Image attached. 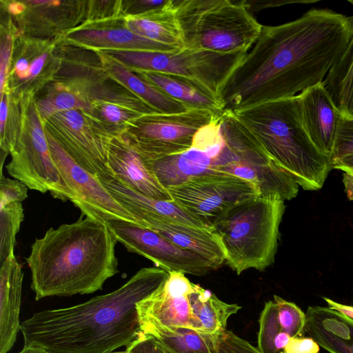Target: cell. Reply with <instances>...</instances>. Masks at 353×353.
I'll list each match as a JSON object with an SVG mask.
<instances>
[{
    "mask_svg": "<svg viewBox=\"0 0 353 353\" xmlns=\"http://www.w3.org/2000/svg\"><path fill=\"white\" fill-rule=\"evenodd\" d=\"M303 122L317 149L330 157L341 113L323 83L299 94Z\"/></svg>",
    "mask_w": 353,
    "mask_h": 353,
    "instance_id": "cell-17",
    "label": "cell"
},
{
    "mask_svg": "<svg viewBox=\"0 0 353 353\" xmlns=\"http://www.w3.org/2000/svg\"><path fill=\"white\" fill-rule=\"evenodd\" d=\"M230 113L299 186L305 190L323 187L332 163L307 134L299 94Z\"/></svg>",
    "mask_w": 353,
    "mask_h": 353,
    "instance_id": "cell-4",
    "label": "cell"
},
{
    "mask_svg": "<svg viewBox=\"0 0 353 353\" xmlns=\"http://www.w3.org/2000/svg\"><path fill=\"white\" fill-rule=\"evenodd\" d=\"M41 121L34 106L30 113L28 134L17 141L10 151L7 172L28 189L50 192L54 198L70 201V191L54 163Z\"/></svg>",
    "mask_w": 353,
    "mask_h": 353,
    "instance_id": "cell-11",
    "label": "cell"
},
{
    "mask_svg": "<svg viewBox=\"0 0 353 353\" xmlns=\"http://www.w3.org/2000/svg\"><path fill=\"white\" fill-rule=\"evenodd\" d=\"M83 216L50 228L31 245L26 261L37 301L95 292L119 272L115 235L105 221Z\"/></svg>",
    "mask_w": 353,
    "mask_h": 353,
    "instance_id": "cell-3",
    "label": "cell"
},
{
    "mask_svg": "<svg viewBox=\"0 0 353 353\" xmlns=\"http://www.w3.org/2000/svg\"><path fill=\"white\" fill-rule=\"evenodd\" d=\"M55 130H48L70 156L101 181L114 179L107 165L106 147L110 137L91 130L80 110L56 114L48 119Z\"/></svg>",
    "mask_w": 353,
    "mask_h": 353,
    "instance_id": "cell-15",
    "label": "cell"
},
{
    "mask_svg": "<svg viewBox=\"0 0 353 353\" xmlns=\"http://www.w3.org/2000/svg\"><path fill=\"white\" fill-rule=\"evenodd\" d=\"M333 168L353 173V154L334 163Z\"/></svg>",
    "mask_w": 353,
    "mask_h": 353,
    "instance_id": "cell-47",
    "label": "cell"
},
{
    "mask_svg": "<svg viewBox=\"0 0 353 353\" xmlns=\"http://www.w3.org/2000/svg\"><path fill=\"white\" fill-rule=\"evenodd\" d=\"M101 183L112 196L135 217L137 225L147 219H167L206 228L174 201L159 200L145 196L115 179Z\"/></svg>",
    "mask_w": 353,
    "mask_h": 353,
    "instance_id": "cell-20",
    "label": "cell"
},
{
    "mask_svg": "<svg viewBox=\"0 0 353 353\" xmlns=\"http://www.w3.org/2000/svg\"><path fill=\"white\" fill-rule=\"evenodd\" d=\"M12 52V41L10 36L2 40L0 52V93L1 97L4 94V86L8 72L9 63Z\"/></svg>",
    "mask_w": 353,
    "mask_h": 353,
    "instance_id": "cell-41",
    "label": "cell"
},
{
    "mask_svg": "<svg viewBox=\"0 0 353 353\" xmlns=\"http://www.w3.org/2000/svg\"><path fill=\"white\" fill-rule=\"evenodd\" d=\"M169 272L143 268L117 290L74 306L34 313L21 323L24 345L51 353H110L129 349L145 334L137 305L153 292Z\"/></svg>",
    "mask_w": 353,
    "mask_h": 353,
    "instance_id": "cell-2",
    "label": "cell"
},
{
    "mask_svg": "<svg viewBox=\"0 0 353 353\" xmlns=\"http://www.w3.org/2000/svg\"><path fill=\"white\" fill-rule=\"evenodd\" d=\"M353 70V34L339 61L326 75L323 84L331 96L343 79Z\"/></svg>",
    "mask_w": 353,
    "mask_h": 353,
    "instance_id": "cell-36",
    "label": "cell"
},
{
    "mask_svg": "<svg viewBox=\"0 0 353 353\" xmlns=\"http://www.w3.org/2000/svg\"><path fill=\"white\" fill-rule=\"evenodd\" d=\"M190 297L199 332L209 334H223L226 330L229 317L241 308L236 303L221 301L214 293L197 284H195Z\"/></svg>",
    "mask_w": 353,
    "mask_h": 353,
    "instance_id": "cell-27",
    "label": "cell"
},
{
    "mask_svg": "<svg viewBox=\"0 0 353 353\" xmlns=\"http://www.w3.org/2000/svg\"><path fill=\"white\" fill-rule=\"evenodd\" d=\"M134 72L142 79L190 109L205 110L219 114L223 112V105L216 98L206 93L186 79L151 71Z\"/></svg>",
    "mask_w": 353,
    "mask_h": 353,
    "instance_id": "cell-26",
    "label": "cell"
},
{
    "mask_svg": "<svg viewBox=\"0 0 353 353\" xmlns=\"http://www.w3.org/2000/svg\"><path fill=\"white\" fill-rule=\"evenodd\" d=\"M125 350L128 353H168L154 338L146 334Z\"/></svg>",
    "mask_w": 353,
    "mask_h": 353,
    "instance_id": "cell-42",
    "label": "cell"
},
{
    "mask_svg": "<svg viewBox=\"0 0 353 353\" xmlns=\"http://www.w3.org/2000/svg\"><path fill=\"white\" fill-rule=\"evenodd\" d=\"M167 190L176 203L210 228L230 209L261 194L252 182L217 171L192 177Z\"/></svg>",
    "mask_w": 353,
    "mask_h": 353,
    "instance_id": "cell-9",
    "label": "cell"
},
{
    "mask_svg": "<svg viewBox=\"0 0 353 353\" xmlns=\"http://www.w3.org/2000/svg\"><path fill=\"white\" fill-rule=\"evenodd\" d=\"M277 307L278 319L283 331L291 338L304 336L306 332V314L294 303L274 295Z\"/></svg>",
    "mask_w": 353,
    "mask_h": 353,
    "instance_id": "cell-32",
    "label": "cell"
},
{
    "mask_svg": "<svg viewBox=\"0 0 353 353\" xmlns=\"http://www.w3.org/2000/svg\"><path fill=\"white\" fill-rule=\"evenodd\" d=\"M93 109L101 120L114 125L130 123L133 126L141 117L148 114L140 109H129L121 104L108 101L94 102Z\"/></svg>",
    "mask_w": 353,
    "mask_h": 353,
    "instance_id": "cell-34",
    "label": "cell"
},
{
    "mask_svg": "<svg viewBox=\"0 0 353 353\" xmlns=\"http://www.w3.org/2000/svg\"><path fill=\"white\" fill-rule=\"evenodd\" d=\"M23 219V208L20 202L0 208V265L14 254L16 236Z\"/></svg>",
    "mask_w": 353,
    "mask_h": 353,
    "instance_id": "cell-30",
    "label": "cell"
},
{
    "mask_svg": "<svg viewBox=\"0 0 353 353\" xmlns=\"http://www.w3.org/2000/svg\"><path fill=\"white\" fill-rule=\"evenodd\" d=\"M331 98L342 115L353 118V70L343 79Z\"/></svg>",
    "mask_w": 353,
    "mask_h": 353,
    "instance_id": "cell-38",
    "label": "cell"
},
{
    "mask_svg": "<svg viewBox=\"0 0 353 353\" xmlns=\"http://www.w3.org/2000/svg\"><path fill=\"white\" fill-rule=\"evenodd\" d=\"M139 225L154 230L177 246L200 255L216 269L225 263L223 248L212 228L167 219H147L141 221Z\"/></svg>",
    "mask_w": 353,
    "mask_h": 353,
    "instance_id": "cell-18",
    "label": "cell"
},
{
    "mask_svg": "<svg viewBox=\"0 0 353 353\" xmlns=\"http://www.w3.org/2000/svg\"><path fill=\"white\" fill-rule=\"evenodd\" d=\"M107 165L114 179L145 196L173 201L146 167L141 155L128 140L110 137L106 147Z\"/></svg>",
    "mask_w": 353,
    "mask_h": 353,
    "instance_id": "cell-16",
    "label": "cell"
},
{
    "mask_svg": "<svg viewBox=\"0 0 353 353\" xmlns=\"http://www.w3.org/2000/svg\"><path fill=\"white\" fill-rule=\"evenodd\" d=\"M285 209L279 194H260L230 209L212 225L225 263L236 274L261 272L274 263Z\"/></svg>",
    "mask_w": 353,
    "mask_h": 353,
    "instance_id": "cell-5",
    "label": "cell"
},
{
    "mask_svg": "<svg viewBox=\"0 0 353 353\" xmlns=\"http://www.w3.org/2000/svg\"><path fill=\"white\" fill-rule=\"evenodd\" d=\"M352 34L353 15L325 8H312L279 26H263L219 90L223 112L294 97L323 83Z\"/></svg>",
    "mask_w": 353,
    "mask_h": 353,
    "instance_id": "cell-1",
    "label": "cell"
},
{
    "mask_svg": "<svg viewBox=\"0 0 353 353\" xmlns=\"http://www.w3.org/2000/svg\"><path fill=\"white\" fill-rule=\"evenodd\" d=\"M47 59V54L43 53L35 58L30 64V79L37 77L42 70Z\"/></svg>",
    "mask_w": 353,
    "mask_h": 353,
    "instance_id": "cell-45",
    "label": "cell"
},
{
    "mask_svg": "<svg viewBox=\"0 0 353 353\" xmlns=\"http://www.w3.org/2000/svg\"><path fill=\"white\" fill-rule=\"evenodd\" d=\"M103 52L132 70L156 72L186 79L217 99L220 88L247 54H223L185 48L171 52Z\"/></svg>",
    "mask_w": 353,
    "mask_h": 353,
    "instance_id": "cell-7",
    "label": "cell"
},
{
    "mask_svg": "<svg viewBox=\"0 0 353 353\" xmlns=\"http://www.w3.org/2000/svg\"><path fill=\"white\" fill-rule=\"evenodd\" d=\"M46 133L54 163L70 191V201L81 214L103 221L118 220L137 224L135 217L97 177L80 166L48 130Z\"/></svg>",
    "mask_w": 353,
    "mask_h": 353,
    "instance_id": "cell-12",
    "label": "cell"
},
{
    "mask_svg": "<svg viewBox=\"0 0 353 353\" xmlns=\"http://www.w3.org/2000/svg\"><path fill=\"white\" fill-rule=\"evenodd\" d=\"M28 188L17 179L1 175L0 208L12 203H21L28 198Z\"/></svg>",
    "mask_w": 353,
    "mask_h": 353,
    "instance_id": "cell-37",
    "label": "cell"
},
{
    "mask_svg": "<svg viewBox=\"0 0 353 353\" xmlns=\"http://www.w3.org/2000/svg\"><path fill=\"white\" fill-rule=\"evenodd\" d=\"M221 130L225 146L214 161V170L252 182L261 194H279L285 201L296 196L299 186L230 112L221 116Z\"/></svg>",
    "mask_w": 353,
    "mask_h": 353,
    "instance_id": "cell-8",
    "label": "cell"
},
{
    "mask_svg": "<svg viewBox=\"0 0 353 353\" xmlns=\"http://www.w3.org/2000/svg\"><path fill=\"white\" fill-rule=\"evenodd\" d=\"M14 72L17 76L22 79L30 78V64L26 58L18 59L14 65Z\"/></svg>",
    "mask_w": 353,
    "mask_h": 353,
    "instance_id": "cell-44",
    "label": "cell"
},
{
    "mask_svg": "<svg viewBox=\"0 0 353 353\" xmlns=\"http://www.w3.org/2000/svg\"><path fill=\"white\" fill-rule=\"evenodd\" d=\"M1 105H0V132H1V139H3L5 134V128L6 124V121L8 118V101L7 97L5 95L1 97Z\"/></svg>",
    "mask_w": 353,
    "mask_h": 353,
    "instance_id": "cell-46",
    "label": "cell"
},
{
    "mask_svg": "<svg viewBox=\"0 0 353 353\" xmlns=\"http://www.w3.org/2000/svg\"><path fill=\"white\" fill-rule=\"evenodd\" d=\"M173 3L185 48L248 52L262 30L246 1L173 0Z\"/></svg>",
    "mask_w": 353,
    "mask_h": 353,
    "instance_id": "cell-6",
    "label": "cell"
},
{
    "mask_svg": "<svg viewBox=\"0 0 353 353\" xmlns=\"http://www.w3.org/2000/svg\"><path fill=\"white\" fill-rule=\"evenodd\" d=\"M19 353H51L46 349L33 345H24L23 348Z\"/></svg>",
    "mask_w": 353,
    "mask_h": 353,
    "instance_id": "cell-49",
    "label": "cell"
},
{
    "mask_svg": "<svg viewBox=\"0 0 353 353\" xmlns=\"http://www.w3.org/2000/svg\"><path fill=\"white\" fill-rule=\"evenodd\" d=\"M320 347L310 336H296L291 338L279 353H319Z\"/></svg>",
    "mask_w": 353,
    "mask_h": 353,
    "instance_id": "cell-40",
    "label": "cell"
},
{
    "mask_svg": "<svg viewBox=\"0 0 353 353\" xmlns=\"http://www.w3.org/2000/svg\"><path fill=\"white\" fill-rule=\"evenodd\" d=\"M306 332L329 353H353V319L336 310L309 306Z\"/></svg>",
    "mask_w": 353,
    "mask_h": 353,
    "instance_id": "cell-21",
    "label": "cell"
},
{
    "mask_svg": "<svg viewBox=\"0 0 353 353\" xmlns=\"http://www.w3.org/2000/svg\"><path fill=\"white\" fill-rule=\"evenodd\" d=\"M353 154V118L341 114L333 150L330 156L333 164Z\"/></svg>",
    "mask_w": 353,
    "mask_h": 353,
    "instance_id": "cell-35",
    "label": "cell"
},
{
    "mask_svg": "<svg viewBox=\"0 0 353 353\" xmlns=\"http://www.w3.org/2000/svg\"><path fill=\"white\" fill-rule=\"evenodd\" d=\"M27 2H28L31 5H34V6H42V5L48 4V3H50V4L53 3V4L56 5V3H60L59 1H48V0H45V1H43V0H32V1H28Z\"/></svg>",
    "mask_w": 353,
    "mask_h": 353,
    "instance_id": "cell-51",
    "label": "cell"
},
{
    "mask_svg": "<svg viewBox=\"0 0 353 353\" xmlns=\"http://www.w3.org/2000/svg\"><path fill=\"white\" fill-rule=\"evenodd\" d=\"M35 107L43 121H47L56 114L71 110L88 111L91 109V106L77 94L64 90L49 94L39 100Z\"/></svg>",
    "mask_w": 353,
    "mask_h": 353,
    "instance_id": "cell-31",
    "label": "cell"
},
{
    "mask_svg": "<svg viewBox=\"0 0 353 353\" xmlns=\"http://www.w3.org/2000/svg\"><path fill=\"white\" fill-rule=\"evenodd\" d=\"M8 9L11 13L19 14L24 10L25 6L20 2H12L8 6Z\"/></svg>",
    "mask_w": 353,
    "mask_h": 353,
    "instance_id": "cell-50",
    "label": "cell"
},
{
    "mask_svg": "<svg viewBox=\"0 0 353 353\" xmlns=\"http://www.w3.org/2000/svg\"><path fill=\"white\" fill-rule=\"evenodd\" d=\"M102 55L104 66L112 78L130 89L139 99L155 112L163 114H176L190 110L185 105L171 98L108 54L103 52Z\"/></svg>",
    "mask_w": 353,
    "mask_h": 353,
    "instance_id": "cell-25",
    "label": "cell"
},
{
    "mask_svg": "<svg viewBox=\"0 0 353 353\" xmlns=\"http://www.w3.org/2000/svg\"><path fill=\"white\" fill-rule=\"evenodd\" d=\"M259 324L257 348L261 353H279L290 341L291 337L279 323L277 307L273 300L265 303Z\"/></svg>",
    "mask_w": 353,
    "mask_h": 353,
    "instance_id": "cell-29",
    "label": "cell"
},
{
    "mask_svg": "<svg viewBox=\"0 0 353 353\" xmlns=\"http://www.w3.org/2000/svg\"><path fill=\"white\" fill-rule=\"evenodd\" d=\"M220 335L180 327L158 333L152 337L168 353H216Z\"/></svg>",
    "mask_w": 353,
    "mask_h": 353,
    "instance_id": "cell-28",
    "label": "cell"
},
{
    "mask_svg": "<svg viewBox=\"0 0 353 353\" xmlns=\"http://www.w3.org/2000/svg\"><path fill=\"white\" fill-rule=\"evenodd\" d=\"M142 159L148 170L166 190L181 185L192 177L215 171L213 169L214 159L208 153L192 146L180 153Z\"/></svg>",
    "mask_w": 353,
    "mask_h": 353,
    "instance_id": "cell-22",
    "label": "cell"
},
{
    "mask_svg": "<svg viewBox=\"0 0 353 353\" xmlns=\"http://www.w3.org/2000/svg\"><path fill=\"white\" fill-rule=\"evenodd\" d=\"M343 183L348 199L353 201V173L344 172L343 174Z\"/></svg>",
    "mask_w": 353,
    "mask_h": 353,
    "instance_id": "cell-48",
    "label": "cell"
},
{
    "mask_svg": "<svg viewBox=\"0 0 353 353\" xmlns=\"http://www.w3.org/2000/svg\"><path fill=\"white\" fill-rule=\"evenodd\" d=\"M194 287L183 272H170L162 283L137 305L141 331L150 336L180 327L199 332L190 297Z\"/></svg>",
    "mask_w": 353,
    "mask_h": 353,
    "instance_id": "cell-13",
    "label": "cell"
},
{
    "mask_svg": "<svg viewBox=\"0 0 353 353\" xmlns=\"http://www.w3.org/2000/svg\"><path fill=\"white\" fill-rule=\"evenodd\" d=\"M110 353H128V352L125 350L124 351H122V352H112Z\"/></svg>",
    "mask_w": 353,
    "mask_h": 353,
    "instance_id": "cell-52",
    "label": "cell"
},
{
    "mask_svg": "<svg viewBox=\"0 0 353 353\" xmlns=\"http://www.w3.org/2000/svg\"><path fill=\"white\" fill-rule=\"evenodd\" d=\"M221 116L218 115L212 121L198 129L192 143V147L208 153L214 160L225 146L221 130Z\"/></svg>",
    "mask_w": 353,
    "mask_h": 353,
    "instance_id": "cell-33",
    "label": "cell"
},
{
    "mask_svg": "<svg viewBox=\"0 0 353 353\" xmlns=\"http://www.w3.org/2000/svg\"><path fill=\"white\" fill-rule=\"evenodd\" d=\"M216 353H261L246 340L232 331L225 330L220 335Z\"/></svg>",
    "mask_w": 353,
    "mask_h": 353,
    "instance_id": "cell-39",
    "label": "cell"
},
{
    "mask_svg": "<svg viewBox=\"0 0 353 353\" xmlns=\"http://www.w3.org/2000/svg\"><path fill=\"white\" fill-rule=\"evenodd\" d=\"M23 278L22 265L12 254L0 269V353L12 349L21 330Z\"/></svg>",
    "mask_w": 353,
    "mask_h": 353,
    "instance_id": "cell-19",
    "label": "cell"
},
{
    "mask_svg": "<svg viewBox=\"0 0 353 353\" xmlns=\"http://www.w3.org/2000/svg\"><path fill=\"white\" fill-rule=\"evenodd\" d=\"M220 114L200 109L176 114H145L134 124L128 141L142 158L180 153L191 148L198 129Z\"/></svg>",
    "mask_w": 353,
    "mask_h": 353,
    "instance_id": "cell-10",
    "label": "cell"
},
{
    "mask_svg": "<svg viewBox=\"0 0 353 353\" xmlns=\"http://www.w3.org/2000/svg\"><path fill=\"white\" fill-rule=\"evenodd\" d=\"M124 25L136 34L150 41L176 49L184 48L173 0H169L161 8L126 17Z\"/></svg>",
    "mask_w": 353,
    "mask_h": 353,
    "instance_id": "cell-24",
    "label": "cell"
},
{
    "mask_svg": "<svg viewBox=\"0 0 353 353\" xmlns=\"http://www.w3.org/2000/svg\"><path fill=\"white\" fill-rule=\"evenodd\" d=\"M118 242L129 251L170 272H181L194 276H204L217 270L200 255L183 249L149 228L136 223L112 220L105 221Z\"/></svg>",
    "mask_w": 353,
    "mask_h": 353,
    "instance_id": "cell-14",
    "label": "cell"
},
{
    "mask_svg": "<svg viewBox=\"0 0 353 353\" xmlns=\"http://www.w3.org/2000/svg\"><path fill=\"white\" fill-rule=\"evenodd\" d=\"M68 39L73 44L101 52H171L178 50L140 37L126 28L80 29L70 32Z\"/></svg>",
    "mask_w": 353,
    "mask_h": 353,
    "instance_id": "cell-23",
    "label": "cell"
},
{
    "mask_svg": "<svg viewBox=\"0 0 353 353\" xmlns=\"http://www.w3.org/2000/svg\"><path fill=\"white\" fill-rule=\"evenodd\" d=\"M323 299L326 302L328 308L339 312L353 319V306L339 303L327 297H323Z\"/></svg>",
    "mask_w": 353,
    "mask_h": 353,
    "instance_id": "cell-43",
    "label": "cell"
}]
</instances>
